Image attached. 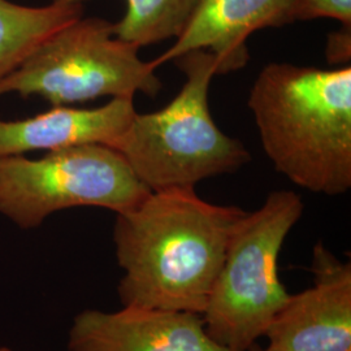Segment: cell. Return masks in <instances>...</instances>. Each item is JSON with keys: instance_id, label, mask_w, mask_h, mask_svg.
Wrapping results in <instances>:
<instances>
[{"instance_id": "cell-13", "label": "cell", "mask_w": 351, "mask_h": 351, "mask_svg": "<svg viewBox=\"0 0 351 351\" xmlns=\"http://www.w3.org/2000/svg\"><path fill=\"white\" fill-rule=\"evenodd\" d=\"M332 19L341 26H351V0H293L290 21Z\"/></svg>"}, {"instance_id": "cell-6", "label": "cell", "mask_w": 351, "mask_h": 351, "mask_svg": "<svg viewBox=\"0 0 351 351\" xmlns=\"http://www.w3.org/2000/svg\"><path fill=\"white\" fill-rule=\"evenodd\" d=\"M151 190L119 151L91 143L50 151L39 159L0 156V215L21 229L73 207L133 210Z\"/></svg>"}, {"instance_id": "cell-2", "label": "cell", "mask_w": 351, "mask_h": 351, "mask_svg": "<svg viewBox=\"0 0 351 351\" xmlns=\"http://www.w3.org/2000/svg\"><path fill=\"white\" fill-rule=\"evenodd\" d=\"M249 108L278 173L311 193L351 188V68L269 63L251 86Z\"/></svg>"}, {"instance_id": "cell-16", "label": "cell", "mask_w": 351, "mask_h": 351, "mask_svg": "<svg viewBox=\"0 0 351 351\" xmlns=\"http://www.w3.org/2000/svg\"><path fill=\"white\" fill-rule=\"evenodd\" d=\"M258 351H274V350H271V349H269V348H265V349H264V350H258Z\"/></svg>"}, {"instance_id": "cell-4", "label": "cell", "mask_w": 351, "mask_h": 351, "mask_svg": "<svg viewBox=\"0 0 351 351\" xmlns=\"http://www.w3.org/2000/svg\"><path fill=\"white\" fill-rule=\"evenodd\" d=\"M304 211L290 190L268 194L263 204L239 219L202 314L207 333L236 351H250L289 300L278 277V256Z\"/></svg>"}, {"instance_id": "cell-3", "label": "cell", "mask_w": 351, "mask_h": 351, "mask_svg": "<svg viewBox=\"0 0 351 351\" xmlns=\"http://www.w3.org/2000/svg\"><path fill=\"white\" fill-rule=\"evenodd\" d=\"M173 62L186 77L180 93L156 112L134 113L110 145L151 191L195 188L203 180L233 173L250 162L243 143L226 136L210 111L216 58L194 50Z\"/></svg>"}, {"instance_id": "cell-11", "label": "cell", "mask_w": 351, "mask_h": 351, "mask_svg": "<svg viewBox=\"0 0 351 351\" xmlns=\"http://www.w3.org/2000/svg\"><path fill=\"white\" fill-rule=\"evenodd\" d=\"M84 16L81 4L30 7L0 0V82L13 72L40 42Z\"/></svg>"}, {"instance_id": "cell-15", "label": "cell", "mask_w": 351, "mask_h": 351, "mask_svg": "<svg viewBox=\"0 0 351 351\" xmlns=\"http://www.w3.org/2000/svg\"><path fill=\"white\" fill-rule=\"evenodd\" d=\"M0 351H14L11 348H8V346H0Z\"/></svg>"}, {"instance_id": "cell-12", "label": "cell", "mask_w": 351, "mask_h": 351, "mask_svg": "<svg viewBox=\"0 0 351 351\" xmlns=\"http://www.w3.org/2000/svg\"><path fill=\"white\" fill-rule=\"evenodd\" d=\"M81 4L88 0H52ZM198 0H126L123 19L113 24V34L138 49L178 37Z\"/></svg>"}, {"instance_id": "cell-10", "label": "cell", "mask_w": 351, "mask_h": 351, "mask_svg": "<svg viewBox=\"0 0 351 351\" xmlns=\"http://www.w3.org/2000/svg\"><path fill=\"white\" fill-rule=\"evenodd\" d=\"M132 98H112L97 108L52 107L21 120H0V156L29 151H55L81 145L110 146L129 125L134 113Z\"/></svg>"}, {"instance_id": "cell-9", "label": "cell", "mask_w": 351, "mask_h": 351, "mask_svg": "<svg viewBox=\"0 0 351 351\" xmlns=\"http://www.w3.org/2000/svg\"><path fill=\"white\" fill-rule=\"evenodd\" d=\"M293 0H198L175 43L151 64L159 68L189 51L206 50L216 58L217 75L249 62L246 40L265 27L291 24Z\"/></svg>"}, {"instance_id": "cell-8", "label": "cell", "mask_w": 351, "mask_h": 351, "mask_svg": "<svg viewBox=\"0 0 351 351\" xmlns=\"http://www.w3.org/2000/svg\"><path fill=\"white\" fill-rule=\"evenodd\" d=\"M68 351H236L207 333L202 315L123 306L84 310L68 333Z\"/></svg>"}, {"instance_id": "cell-5", "label": "cell", "mask_w": 351, "mask_h": 351, "mask_svg": "<svg viewBox=\"0 0 351 351\" xmlns=\"http://www.w3.org/2000/svg\"><path fill=\"white\" fill-rule=\"evenodd\" d=\"M138 51L113 34L112 23L81 16L40 42L0 82V95H37L52 107L137 93L154 98L163 84Z\"/></svg>"}, {"instance_id": "cell-14", "label": "cell", "mask_w": 351, "mask_h": 351, "mask_svg": "<svg viewBox=\"0 0 351 351\" xmlns=\"http://www.w3.org/2000/svg\"><path fill=\"white\" fill-rule=\"evenodd\" d=\"M326 55L330 64H345L350 62L351 26H341L337 32L328 36Z\"/></svg>"}, {"instance_id": "cell-7", "label": "cell", "mask_w": 351, "mask_h": 351, "mask_svg": "<svg viewBox=\"0 0 351 351\" xmlns=\"http://www.w3.org/2000/svg\"><path fill=\"white\" fill-rule=\"evenodd\" d=\"M313 285L289 295L265 332L274 351H351V264L322 242L313 249Z\"/></svg>"}, {"instance_id": "cell-1", "label": "cell", "mask_w": 351, "mask_h": 351, "mask_svg": "<svg viewBox=\"0 0 351 351\" xmlns=\"http://www.w3.org/2000/svg\"><path fill=\"white\" fill-rule=\"evenodd\" d=\"M237 206L204 201L195 188L165 189L117 213L113 243L123 306L204 313L239 219Z\"/></svg>"}]
</instances>
